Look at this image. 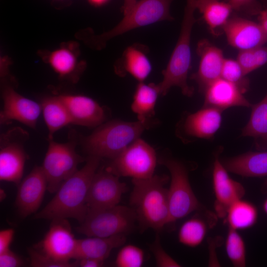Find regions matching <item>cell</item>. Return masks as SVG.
<instances>
[{
  "label": "cell",
  "instance_id": "cell-37",
  "mask_svg": "<svg viewBox=\"0 0 267 267\" xmlns=\"http://www.w3.org/2000/svg\"><path fill=\"white\" fill-rule=\"evenodd\" d=\"M233 10L248 16L259 15L263 10L257 0H229Z\"/></svg>",
  "mask_w": 267,
  "mask_h": 267
},
{
  "label": "cell",
  "instance_id": "cell-4",
  "mask_svg": "<svg viewBox=\"0 0 267 267\" xmlns=\"http://www.w3.org/2000/svg\"><path fill=\"white\" fill-rule=\"evenodd\" d=\"M151 126L150 121L113 120L101 124L83 138L82 145L89 155L113 159Z\"/></svg>",
  "mask_w": 267,
  "mask_h": 267
},
{
  "label": "cell",
  "instance_id": "cell-43",
  "mask_svg": "<svg viewBox=\"0 0 267 267\" xmlns=\"http://www.w3.org/2000/svg\"><path fill=\"white\" fill-rule=\"evenodd\" d=\"M88 2L94 6H100L105 4L109 0H87Z\"/></svg>",
  "mask_w": 267,
  "mask_h": 267
},
{
  "label": "cell",
  "instance_id": "cell-26",
  "mask_svg": "<svg viewBox=\"0 0 267 267\" xmlns=\"http://www.w3.org/2000/svg\"><path fill=\"white\" fill-rule=\"evenodd\" d=\"M40 104L48 131L47 139H53L55 132L72 124L68 112L58 96L45 97Z\"/></svg>",
  "mask_w": 267,
  "mask_h": 267
},
{
  "label": "cell",
  "instance_id": "cell-8",
  "mask_svg": "<svg viewBox=\"0 0 267 267\" xmlns=\"http://www.w3.org/2000/svg\"><path fill=\"white\" fill-rule=\"evenodd\" d=\"M156 164L154 149L139 137L111 159L105 169L119 177L144 179L154 175Z\"/></svg>",
  "mask_w": 267,
  "mask_h": 267
},
{
  "label": "cell",
  "instance_id": "cell-6",
  "mask_svg": "<svg viewBox=\"0 0 267 267\" xmlns=\"http://www.w3.org/2000/svg\"><path fill=\"white\" fill-rule=\"evenodd\" d=\"M159 163L165 166L171 174V183L168 189L169 223L202 210V207L190 185L184 166L172 159H163Z\"/></svg>",
  "mask_w": 267,
  "mask_h": 267
},
{
  "label": "cell",
  "instance_id": "cell-41",
  "mask_svg": "<svg viewBox=\"0 0 267 267\" xmlns=\"http://www.w3.org/2000/svg\"><path fill=\"white\" fill-rule=\"evenodd\" d=\"M137 2V0H124L123 5L122 7V11L124 16L130 13Z\"/></svg>",
  "mask_w": 267,
  "mask_h": 267
},
{
  "label": "cell",
  "instance_id": "cell-12",
  "mask_svg": "<svg viewBox=\"0 0 267 267\" xmlns=\"http://www.w3.org/2000/svg\"><path fill=\"white\" fill-rule=\"evenodd\" d=\"M78 241L67 219H55L35 248L57 261L70 263L71 259H74Z\"/></svg>",
  "mask_w": 267,
  "mask_h": 267
},
{
  "label": "cell",
  "instance_id": "cell-42",
  "mask_svg": "<svg viewBox=\"0 0 267 267\" xmlns=\"http://www.w3.org/2000/svg\"><path fill=\"white\" fill-rule=\"evenodd\" d=\"M259 23L267 33V8L263 9L258 15Z\"/></svg>",
  "mask_w": 267,
  "mask_h": 267
},
{
  "label": "cell",
  "instance_id": "cell-20",
  "mask_svg": "<svg viewBox=\"0 0 267 267\" xmlns=\"http://www.w3.org/2000/svg\"><path fill=\"white\" fill-rule=\"evenodd\" d=\"M148 51V48L144 45L135 44L128 46L116 62V73L121 76L129 73L139 82H143L152 70L147 55Z\"/></svg>",
  "mask_w": 267,
  "mask_h": 267
},
{
  "label": "cell",
  "instance_id": "cell-9",
  "mask_svg": "<svg viewBox=\"0 0 267 267\" xmlns=\"http://www.w3.org/2000/svg\"><path fill=\"white\" fill-rule=\"evenodd\" d=\"M47 140L48 148L42 168L47 181V190L55 193L86 159L76 152L74 141L59 143L53 138Z\"/></svg>",
  "mask_w": 267,
  "mask_h": 267
},
{
  "label": "cell",
  "instance_id": "cell-25",
  "mask_svg": "<svg viewBox=\"0 0 267 267\" xmlns=\"http://www.w3.org/2000/svg\"><path fill=\"white\" fill-rule=\"evenodd\" d=\"M160 89L158 84H146L139 82L136 86L131 105L132 111L141 122L150 121L149 118L155 114V106Z\"/></svg>",
  "mask_w": 267,
  "mask_h": 267
},
{
  "label": "cell",
  "instance_id": "cell-24",
  "mask_svg": "<svg viewBox=\"0 0 267 267\" xmlns=\"http://www.w3.org/2000/svg\"><path fill=\"white\" fill-rule=\"evenodd\" d=\"M195 6L213 35L219 36L223 33V27L233 11L228 2L221 0H195Z\"/></svg>",
  "mask_w": 267,
  "mask_h": 267
},
{
  "label": "cell",
  "instance_id": "cell-30",
  "mask_svg": "<svg viewBox=\"0 0 267 267\" xmlns=\"http://www.w3.org/2000/svg\"><path fill=\"white\" fill-rule=\"evenodd\" d=\"M49 65L61 77L72 75L77 65V57L70 48L61 47L53 50L48 57Z\"/></svg>",
  "mask_w": 267,
  "mask_h": 267
},
{
  "label": "cell",
  "instance_id": "cell-28",
  "mask_svg": "<svg viewBox=\"0 0 267 267\" xmlns=\"http://www.w3.org/2000/svg\"><path fill=\"white\" fill-rule=\"evenodd\" d=\"M258 210L252 203L239 199L228 208L225 216L229 227L238 230L253 226L257 222Z\"/></svg>",
  "mask_w": 267,
  "mask_h": 267
},
{
  "label": "cell",
  "instance_id": "cell-16",
  "mask_svg": "<svg viewBox=\"0 0 267 267\" xmlns=\"http://www.w3.org/2000/svg\"><path fill=\"white\" fill-rule=\"evenodd\" d=\"M213 185L216 215L220 218H225L228 208L235 201L243 197L245 190L241 183L230 178L218 156L213 165Z\"/></svg>",
  "mask_w": 267,
  "mask_h": 267
},
{
  "label": "cell",
  "instance_id": "cell-31",
  "mask_svg": "<svg viewBox=\"0 0 267 267\" xmlns=\"http://www.w3.org/2000/svg\"><path fill=\"white\" fill-rule=\"evenodd\" d=\"M225 247L227 257L234 267H245V244L237 230L229 227Z\"/></svg>",
  "mask_w": 267,
  "mask_h": 267
},
{
  "label": "cell",
  "instance_id": "cell-15",
  "mask_svg": "<svg viewBox=\"0 0 267 267\" xmlns=\"http://www.w3.org/2000/svg\"><path fill=\"white\" fill-rule=\"evenodd\" d=\"M15 204L22 218L35 214L47 190V181L42 166H36L18 184Z\"/></svg>",
  "mask_w": 267,
  "mask_h": 267
},
{
  "label": "cell",
  "instance_id": "cell-17",
  "mask_svg": "<svg viewBox=\"0 0 267 267\" xmlns=\"http://www.w3.org/2000/svg\"><path fill=\"white\" fill-rule=\"evenodd\" d=\"M196 50L200 58L199 65L190 79L196 82L199 90L204 92L211 84L221 78L224 58L222 50L207 39L198 43Z\"/></svg>",
  "mask_w": 267,
  "mask_h": 267
},
{
  "label": "cell",
  "instance_id": "cell-1",
  "mask_svg": "<svg viewBox=\"0 0 267 267\" xmlns=\"http://www.w3.org/2000/svg\"><path fill=\"white\" fill-rule=\"evenodd\" d=\"M100 161V158L89 155L84 167L64 181L53 198L34 218L51 221L72 218L82 223L87 215L88 191Z\"/></svg>",
  "mask_w": 267,
  "mask_h": 267
},
{
  "label": "cell",
  "instance_id": "cell-21",
  "mask_svg": "<svg viewBox=\"0 0 267 267\" xmlns=\"http://www.w3.org/2000/svg\"><path fill=\"white\" fill-rule=\"evenodd\" d=\"M222 111L212 107H205L189 114L184 122L185 133L197 138L208 139L213 137L221 126Z\"/></svg>",
  "mask_w": 267,
  "mask_h": 267
},
{
  "label": "cell",
  "instance_id": "cell-27",
  "mask_svg": "<svg viewBox=\"0 0 267 267\" xmlns=\"http://www.w3.org/2000/svg\"><path fill=\"white\" fill-rule=\"evenodd\" d=\"M204 218L194 217L185 221L181 225L178 233V240L181 244L190 247L199 245L204 239L208 228L212 226L211 222H215V216L207 219Z\"/></svg>",
  "mask_w": 267,
  "mask_h": 267
},
{
  "label": "cell",
  "instance_id": "cell-23",
  "mask_svg": "<svg viewBox=\"0 0 267 267\" xmlns=\"http://www.w3.org/2000/svg\"><path fill=\"white\" fill-rule=\"evenodd\" d=\"M126 240L124 234L106 238L87 237L78 239L74 259L91 258L105 260L112 250L124 245Z\"/></svg>",
  "mask_w": 267,
  "mask_h": 267
},
{
  "label": "cell",
  "instance_id": "cell-44",
  "mask_svg": "<svg viewBox=\"0 0 267 267\" xmlns=\"http://www.w3.org/2000/svg\"><path fill=\"white\" fill-rule=\"evenodd\" d=\"M262 190L264 192H267V178L264 181L263 185H262Z\"/></svg>",
  "mask_w": 267,
  "mask_h": 267
},
{
  "label": "cell",
  "instance_id": "cell-29",
  "mask_svg": "<svg viewBox=\"0 0 267 267\" xmlns=\"http://www.w3.org/2000/svg\"><path fill=\"white\" fill-rule=\"evenodd\" d=\"M252 107L250 119L242 130V135L267 141V93Z\"/></svg>",
  "mask_w": 267,
  "mask_h": 267
},
{
  "label": "cell",
  "instance_id": "cell-22",
  "mask_svg": "<svg viewBox=\"0 0 267 267\" xmlns=\"http://www.w3.org/2000/svg\"><path fill=\"white\" fill-rule=\"evenodd\" d=\"M222 163L227 171L243 177L267 176V151L247 152L226 159Z\"/></svg>",
  "mask_w": 267,
  "mask_h": 267
},
{
  "label": "cell",
  "instance_id": "cell-45",
  "mask_svg": "<svg viewBox=\"0 0 267 267\" xmlns=\"http://www.w3.org/2000/svg\"><path fill=\"white\" fill-rule=\"evenodd\" d=\"M263 207L264 212L267 214V198L264 201Z\"/></svg>",
  "mask_w": 267,
  "mask_h": 267
},
{
  "label": "cell",
  "instance_id": "cell-33",
  "mask_svg": "<svg viewBox=\"0 0 267 267\" xmlns=\"http://www.w3.org/2000/svg\"><path fill=\"white\" fill-rule=\"evenodd\" d=\"M221 78L236 85L243 93L248 89L249 81L237 60L224 58Z\"/></svg>",
  "mask_w": 267,
  "mask_h": 267
},
{
  "label": "cell",
  "instance_id": "cell-14",
  "mask_svg": "<svg viewBox=\"0 0 267 267\" xmlns=\"http://www.w3.org/2000/svg\"><path fill=\"white\" fill-rule=\"evenodd\" d=\"M228 44L239 51L264 45L267 33L259 23L236 15L230 16L223 29Z\"/></svg>",
  "mask_w": 267,
  "mask_h": 267
},
{
  "label": "cell",
  "instance_id": "cell-32",
  "mask_svg": "<svg viewBox=\"0 0 267 267\" xmlns=\"http://www.w3.org/2000/svg\"><path fill=\"white\" fill-rule=\"evenodd\" d=\"M236 60L246 75L267 63V46L240 50Z\"/></svg>",
  "mask_w": 267,
  "mask_h": 267
},
{
  "label": "cell",
  "instance_id": "cell-5",
  "mask_svg": "<svg viewBox=\"0 0 267 267\" xmlns=\"http://www.w3.org/2000/svg\"><path fill=\"white\" fill-rule=\"evenodd\" d=\"M174 0H140L130 13L113 29L93 38L94 45L101 48L110 39L136 28L162 21H172L170 6Z\"/></svg>",
  "mask_w": 267,
  "mask_h": 267
},
{
  "label": "cell",
  "instance_id": "cell-19",
  "mask_svg": "<svg viewBox=\"0 0 267 267\" xmlns=\"http://www.w3.org/2000/svg\"><path fill=\"white\" fill-rule=\"evenodd\" d=\"M204 93L205 107L222 110L234 106H251L238 86L222 78L211 84Z\"/></svg>",
  "mask_w": 267,
  "mask_h": 267
},
{
  "label": "cell",
  "instance_id": "cell-7",
  "mask_svg": "<svg viewBox=\"0 0 267 267\" xmlns=\"http://www.w3.org/2000/svg\"><path fill=\"white\" fill-rule=\"evenodd\" d=\"M136 221L131 207L118 205L86 216L76 230L87 237H109L132 231Z\"/></svg>",
  "mask_w": 267,
  "mask_h": 267
},
{
  "label": "cell",
  "instance_id": "cell-13",
  "mask_svg": "<svg viewBox=\"0 0 267 267\" xmlns=\"http://www.w3.org/2000/svg\"><path fill=\"white\" fill-rule=\"evenodd\" d=\"M3 108L0 113V122L6 124L15 120L35 129L42 112L41 105L6 87L2 93Z\"/></svg>",
  "mask_w": 267,
  "mask_h": 267
},
{
  "label": "cell",
  "instance_id": "cell-35",
  "mask_svg": "<svg viewBox=\"0 0 267 267\" xmlns=\"http://www.w3.org/2000/svg\"><path fill=\"white\" fill-rule=\"evenodd\" d=\"M28 252L30 259V266L33 267H75L76 261L65 263L57 261L42 253L35 248H30Z\"/></svg>",
  "mask_w": 267,
  "mask_h": 267
},
{
  "label": "cell",
  "instance_id": "cell-38",
  "mask_svg": "<svg viewBox=\"0 0 267 267\" xmlns=\"http://www.w3.org/2000/svg\"><path fill=\"white\" fill-rule=\"evenodd\" d=\"M24 265L22 258L10 249L0 253V267H20Z\"/></svg>",
  "mask_w": 267,
  "mask_h": 267
},
{
  "label": "cell",
  "instance_id": "cell-11",
  "mask_svg": "<svg viewBox=\"0 0 267 267\" xmlns=\"http://www.w3.org/2000/svg\"><path fill=\"white\" fill-rule=\"evenodd\" d=\"M127 190L126 184L105 168L96 171L87 195L86 216L118 205Z\"/></svg>",
  "mask_w": 267,
  "mask_h": 267
},
{
  "label": "cell",
  "instance_id": "cell-18",
  "mask_svg": "<svg viewBox=\"0 0 267 267\" xmlns=\"http://www.w3.org/2000/svg\"><path fill=\"white\" fill-rule=\"evenodd\" d=\"M58 96L65 106L72 124L95 127L102 124L106 120L105 109L89 97L71 94Z\"/></svg>",
  "mask_w": 267,
  "mask_h": 267
},
{
  "label": "cell",
  "instance_id": "cell-10",
  "mask_svg": "<svg viewBox=\"0 0 267 267\" xmlns=\"http://www.w3.org/2000/svg\"><path fill=\"white\" fill-rule=\"evenodd\" d=\"M23 129L13 128L1 134L0 180L18 184L21 181L27 155L24 148L28 138Z\"/></svg>",
  "mask_w": 267,
  "mask_h": 267
},
{
  "label": "cell",
  "instance_id": "cell-40",
  "mask_svg": "<svg viewBox=\"0 0 267 267\" xmlns=\"http://www.w3.org/2000/svg\"><path fill=\"white\" fill-rule=\"evenodd\" d=\"M77 267H100L104 264L105 260L96 258H84L76 260Z\"/></svg>",
  "mask_w": 267,
  "mask_h": 267
},
{
  "label": "cell",
  "instance_id": "cell-34",
  "mask_svg": "<svg viewBox=\"0 0 267 267\" xmlns=\"http://www.w3.org/2000/svg\"><path fill=\"white\" fill-rule=\"evenodd\" d=\"M144 252L138 247L128 244L118 252L115 264L118 267H140L144 262Z\"/></svg>",
  "mask_w": 267,
  "mask_h": 267
},
{
  "label": "cell",
  "instance_id": "cell-2",
  "mask_svg": "<svg viewBox=\"0 0 267 267\" xmlns=\"http://www.w3.org/2000/svg\"><path fill=\"white\" fill-rule=\"evenodd\" d=\"M167 176L153 175L144 179H132L133 188L130 198L140 231L151 228L160 230L169 223V210Z\"/></svg>",
  "mask_w": 267,
  "mask_h": 267
},
{
  "label": "cell",
  "instance_id": "cell-39",
  "mask_svg": "<svg viewBox=\"0 0 267 267\" xmlns=\"http://www.w3.org/2000/svg\"><path fill=\"white\" fill-rule=\"evenodd\" d=\"M14 230L8 228L0 231V253L10 249V245L13 240Z\"/></svg>",
  "mask_w": 267,
  "mask_h": 267
},
{
  "label": "cell",
  "instance_id": "cell-36",
  "mask_svg": "<svg viewBox=\"0 0 267 267\" xmlns=\"http://www.w3.org/2000/svg\"><path fill=\"white\" fill-rule=\"evenodd\" d=\"M150 249L153 253L157 267H179L180 265L172 258L163 248L160 237L157 234L155 239L150 246Z\"/></svg>",
  "mask_w": 267,
  "mask_h": 267
},
{
  "label": "cell",
  "instance_id": "cell-3",
  "mask_svg": "<svg viewBox=\"0 0 267 267\" xmlns=\"http://www.w3.org/2000/svg\"><path fill=\"white\" fill-rule=\"evenodd\" d=\"M195 0H186L179 36L166 68L163 79L158 84L160 95H165L173 87H178L182 93L191 96L194 89L187 83L191 64L190 40L192 28L197 20L194 16Z\"/></svg>",
  "mask_w": 267,
  "mask_h": 267
}]
</instances>
